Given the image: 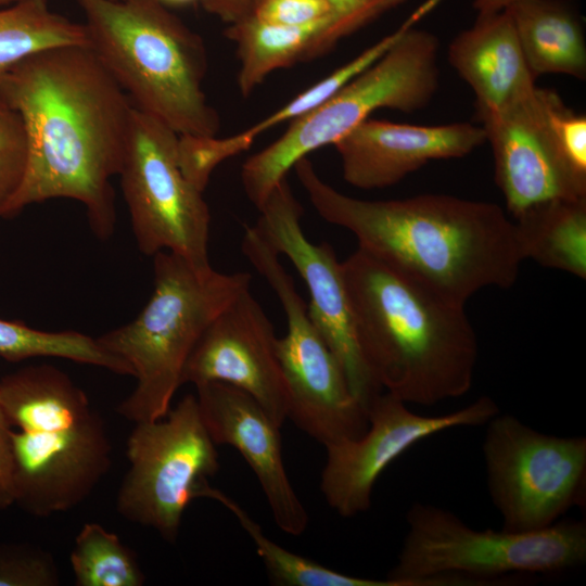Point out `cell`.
Returning <instances> with one entry per match:
<instances>
[{
	"mask_svg": "<svg viewBox=\"0 0 586 586\" xmlns=\"http://www.w3.org/2000/svg\"><path fill=\"white\" fill-rule=\"evenodd\" d=\"M0 93L21 114L28 138L24 182L5 217L51 199H72L106 240L133 104L88 46L37 52L0 76Z\"/></svg>",
	"mask_w": 586,
	"mask_h": 586,
	"instance_id": "cell-1",
	"label": "cell"
},
{
	"mask_svg": "<svg viewBox=\"0 0 586 586\" xmlns=\"http://www.w3.org/2000/svg\"><path fill=\"white\" fill-rule=\"evenodd\" d=\"M318 215L349 231L358 249L422 285L466 304L511 288L524 262L514 225L498 204L449 194L369 201L346 195L303 157L294 165Z\"/></svg>",
	"mask_w": 586,
	"mask_h": 586,
	"instance_id": "cell-2",
	"label": "cell"
},
{
	"mask_svg": "<svg viewBox=\"0 0 586 586\" xmlns=\"http://www.w3.org/2000/svg\"><path fill=\"white\" fill-rule=\"evenodd\" d=\"M342 269L358 347L382 391L430 406L471 390L479 343L466 304L359 249Z\"/></svg>",
	"mask_w": 586,
	"mask_h": 586,
	"instance_id": "cell-3",
	"label": "cell"
},
{
	"mask_svg": "<svg viewBox=\"0 0 586 586\" xmlns=\"http://www.w3.org/2000/svg\"><path fill=\"white\" fill-rule=\"evenodd\" d=\"M11 425L14 505L46 518L82 504L112 466V444L85 391L47 364L0 379Z\"/></svg>",
	"mask_w": 586,
	"mask_h": 586,
	"instance_id": "cell-4",
	"label": "cell"
},
{
	"mask_svg": "<svg viewBox=\"0 0 586 586\" xmlns=\"http://www.w3.org/2000/svg\"><path fill=\"white\" fill-rule=\"evenodd\" d=\"M89 47L133 106L178 135L216 136L203 38L157 0H77Z\"/></svg>",
	"mask_w": 586,
	"mask_h": 586,
	"instance_id": "cell-5",
	"label": "cell"
},
{
	"mask_svg": "<svg viewBox=\"0 0 586 586\" xmlns=\"http://www.w3.org/2000/svg\"><path fill=\"white\" fill-rule=\"evenodd\" d=\"M153 292L130 322L97 340L131 368L137 384L116 411L133 423L164 418L199 339L243 291L249 272L198 267L167 251L153 255Z\"/></svg>",
	"mask_w": 586,
	"mask_h": 586,
	"instance_id": "cell-6",
	"label": "cell"
},
{
	"mask_svg": "<svg viewBox=\"0 0 586 586\" xmlns=\"http://www.w3.org/2000/svg\"><path fill=\"white\" fill-rule=\"evenodd\" d=\"M386 579L395 586H481L555 574L586 562L585 520L560 519L531 532L475 530L451 511L415 502Z\"/></svg>",
	"mask_w": 586,
	"mask_h": 586,
	"instance_id": "cell-7",
	"label": "cell"
},
{
	"mask_svg": "<svg viewBox=\"0 0 586 586\" xmlns=\"http://www.w3.org/2000/svg\"><path fill=\"white\" fill-rule=\"evenodd\" d=\"M438 51L433 33L417 25L406 29L379 60L320 106L291 120L278 139L243 163L247 199L258 209L300 160L333 145L374 111L424 109L438 89Z\"/></svg>",
	"mask_w": 586,
	"mask_h": 586,
	"instance_id": "cell-8",
	"label": "cell"
},
{
	"mask_svg": "<svg viewBox=\"0 0 586 586\" xmlns=\"http://www.w3.org/2000/svg\"><path fill=\"white\" fill-rule=\"evenodd\" d=\"M126 455L129 469L117 492L118 513L175 543L187 507L208 497V479L219 469L196 396L186 395L164 418L135 423Z\"/></svg>",
	"mask_w": 586,
	"mask_h": 586,
	"instance_id": "cell-9",
	"label": "cell"
},
{
	"mask_svg": "<svg viewBox=\"0 0 586 586\" xmlns=\"http://www.w3.org/2000/svg\"><path fill=\"white\" fill-rule=\"evenodd\" d=\"M241 250L269 283L286 317L288 331L277 337L276 353L286 387L288 419L324 447L358 438L368 428L367 409L353 394L279 255L257 234L247 235Z\"/></svg>",
	"mask_w": 586,
	"mask_h": 586,
	"instance_id": "cell-10",
	"label": "cell"
},
{
	"mask_svg": "<svg viewBox=\"0 0 586 586\" xmlns=\"http://www.w3.org/2000/svg\"><path fill=\"white\" fill-rule=\"evenodd\" d=\"M485 425L486 482L502 530H542L585 507V436L546 434L500 412Z\"/></svg>",
	"mask_w": 586,
	"mask_h": 586,
	"instance_id": "cell-11",
	"label": "cell"
},
{
	"mask_svg": "<svg viewBox=\"0 0 586 586\" xmlns=\"http://www.w3.org/2000/svg\"><path fill=\"white\" fill-rule=\"evenodd\" d=\"M177 141V132L133 106L118 175L132 232L145 255L167 251L211 267L209 209L180 170Z\"/></svg>",
	"mask_w": 586,
	"mask_h": 586,
	"instance_id": "cell-12",
	"label": "cell"
},
{
	"mask_svg": "<svg viewBox=\"0 0 586 586\" xmlns=\"http://www.w3.org/2000/svg\"><path fill=\"white\" fill-rule=\"evenodd\" d=\"M368 428L356 440L326 446L320 489L340 515L366 512L382 472L418 442L460 426H481L499 413L496 402L481 396L466 407L441 416H423L407 403L382 391L367 404Z\"/></svg>",
	"mask_w": 586,
	"mask_h": 586,
	"instance_id": "cell-13",
	"label": "cell"
},
{
	"mask_svg": "<svg viewBox=\"0 0 586 586\" xmlns=\"http://www.w3.org/2000/svg\"><path fill=\"white\" fill-rule=\"evenodd\" d=\"M253 228L280 256L293 264L310 296L308 315L341 364L353 394L365 407L381 387L372 379L360 354L342 262L326 242L311 243L301 219L303 207L286 178L258 208Z\"/></svg>",
	"mask_w": 586,
	"mask_h": 586,
	"instance_id": "cell-14",
	"label": "cell"
},
{
	"mask_svg": "<svg viewBox=\"0 0 586 586\" xmlns=\"http://www.w3.org/2000/svg\"><path fill=\"white\" fill-rule=\"evenodd\" d=\"M549 94L535 85L495 111L475 113L511 218L550 200L586 198V178L566 161L552 126Z\"/></svg>",
	"mask_w": 586,
	"mask_h": 586,
	"instance_id": "cell-15",
	"label": "cell"
},
{
	"mask_svg": "<svg viewBox=\"0 0 586 586\" xmlns=\"http://www.w3.org/2000/svg\"><path fill=\"white\" fill-rule=\"evenodd\" d=\"M273 326L250 289L206 328L191 352L182 384L222 382L251 395L281 428L288 394L276 353Z\"/></svg>",
	"mask_w": 586,
	"mask_h": 586,
	"instance_id": "cell-16",
	"label": "cell"
},
{
	"mask_svg": "<svg viewBox=\"0 0 586 586\" xmlns=\"http://www.w3.org/2000/svg\"><path fill=\"white\" fill-rule=\"evenodd\" d=\"M204 424L216 445L237 449L256 475L278 527L298 536L308 513L286 473L280 428L244 391L222 382L195 386Z\"/></svg>",
	"mask_w": 586,
	"mask_h": 586,
	"instance_id": "cell-17",
	"label": "cell"
},
{
	"mask_svg": "<svg viewBox=\"0 0 586 586\" xmlns=\"http://www.w3.org/2000/svg\"><path fill=\"white\" fill-rule=\"evenodd\" d=\"M486 142L471 123L411 125L367 118L337 140L343 179L361 190L391 187L435 160L459 158Z\"/></svg>",
	"mask_w": 586,
	"mask_h": 586,
	"instance_id": "cell-18",
	"label": "cell"
},
{
	"mask_svg": "<svg viewBox=\"0 0 586 586\" xmlns=\"http://www.w3.org/2000/svg\"><path fill=\"white\" fill-rule=\"evenodd\" d=\"M447 58L471 87L475 113L495 111L535 86L507 11L476 16L449 43Z\"/></svg>",
	"mask_w": 586,
	"mask_h": 586,
	"instance_id": "cell-19",
	"label": "cell"
},
{
	"mask_svg": "<svg viewBox=\"0 0 586 586\" xmlns=\"http://www.w3.org/2000/svg\"><path fill=\"white\" fill-rule=\"evenodd\" d=\"M225 36L237 48L239 91L249 97L275 71L320 56L348 34L335 16L291 26L246 17L227 25Z\"/></svg>",
	"mask_w": 586,
	"mask_h": 586,
	"instance_id": "cell-20",
	"label": "cell"
},
{
	"mask_svg": "<svg viewBox=\"0 0 586 586\" xmlns=\"http://www.w3.org/2000/svg\"><path fill=\"white\" fill-rule=\"evenodd\" d=\"M505 11L535 79L548 74L585 79V29L572 0H515Z\"/></svg>",
	"mask_w": 586,
	"mask_h": 586,
	"instance_id": "cell-21",
	"label": "cell"
},
{
	"mask_svg": "<svg viewBox=\"0 0 586 586\" xmlns=\"http://www.w3.org/2000/svg\"><path fill=\"white\" fill-rule=\"evenodd\" d=\"M511 219L523 260L586 278V198L550 200Z\"/></svg>",
	"mask_w": 586,
	"mask_h": 586,
	"instance_id": "cell-22",
	"label": "cell"
},
{
	"mask_svg": "<svg viewBox=\"0 0 586 586\" xmlns=\"http://www.w3.org/2000/svg\"><path fill=\"white\" fill-rule=\"evenodd\" d=\"M61 46H88L84 23L52 11L47 0H18L0 9V76L28 56Z\"/></svg>",
	"mask_w": 586,
	"mask_h": 586,
	"instance_id": "cell-23",
	"label": "cell"
},
{
	"mask_svg": "<svg viewBox=\"0 0 586 586\" xmlns=\"http://www.w3.org/2000/svg\"><path fill=\"white\" fill-rule=\"evenodd\" d=\"M208 498L217 500L238 520L252 538L271 584L277 586H395L388 579H370L331 570L294 553L268 538L259 524L232 498L211 487Z\"/></svg>",
	"mask_w": 586,
	"mask_h": 586,
	"instance_id": "cell-24",
	"label": "cell"
},
{
	"mask_svg": "<svg viewBox=\"0 0 586 586\" xmlns=\"http://www.w3.org/2000/svg\"><path fill=\"white\" fill-rule=\"evenodd\" d=\"M77 586H142L145 575L132 549L95 522L84 524L69 555Z\"/></svg>",
	"mask_w": 586,
	"mask_h": 586,
	"instance_id": "cell-25",
	"label": "cell"
},
{
	"mask_svg": "<svg viewBox=\"0 0 586 586\" xmlns=\"http://www.w3.org/2000/svg\"><path fill=\"white\" fill-rule=\"evenodd\" d=\"M407 28L408 24L403 22L394 31L381 38L371 47L364 50L359 55L297 94L278 111L242 132L237 133V139L247 150L253 144L255 138L262 132L283 122L296 119L320 106L354 77L379 60Z\"/></svg>",
	"mask_w": 586,
	"mask_h": 586,
	"instance_id": "cell-26",
	"label": "cell"
},
{
	"mask_svg": "<svg viewBox=\"0 0 586 586\" xmlns=\"http://www.w3.org/2000/svg\"><path fill=\"white\" fill-rule=\"evenodd\" d=\"M28 156L24 120L0 93V217L5 216L24 182Z\"/></svg>",
	"mask_w": 586,
	"mask_h": 586,
	"instance_id": "cell-27",
	"label": "cell"
},
{
	"mask_svg": "<svg viewBox=\"0 0 586 586\" xmlns=\"http://www.w3.org/2000/svg\"><path fill=\"white\" fill-rule=\"evenodd\" d=\"M60 571L53 556L27 543L0 544V586H56Z\"/></svg>",
	"mask_w": 586,
	"mask_h": 586,
	"instance_id": "cell-28",
	"label": "cell"
},
{
	"mask_svg": "<svg viewBox=\"0 0 586 586\" xmlns=\"http://www.w3.org/2000/svg\"><path fill=\"white\" fill-rule=\"evenodd\" d=\"M235 155L227 137L178 135L177 160L180 170L201 192H204L214 169Z\"/></svg>",
	"mask_w": 586,
	"mask_h": 586,
	"instance_id": "cell-29",
	"label": "cell"
},
{
	"mask_svg": "<svg viewBox=\"0 0 586 586\" xmlns=\"http://www.w3.org/2000/svg\"><path fill=\"white\" fill-rule=\"evenodd\" d=\"M339 17L348 35L352 30L331 0H257L250 16L276 25H306Z\"/></svg>",
	"mask_w": 586,
	"mask_h": 586,
	"instance_id": "cell-30",
	"label": "cell"
},
{
	"mask_svg": "<svg viewBox=\"0 0 586 586\" xmlns=\"http://www.w3.org/2000/svg\"><path fill=\"white\" fill-rule=\"evenodd\" d=\"M353 34L406 0H331Z\"/></svg>",
	"mask_w": 586,
	"mask_h": 586,
	"instance_id": "cell-31",
	"label": "cell"
},
{
	"mask_svg": "<svg viewBox=\"0 0 586 586\" xmlns=\"http://www.w3.org/2000/svg\"><path fill=\"white\" fill-rule=\"evenodd\" d=\"M14 506V460L11 425L0 407V510Z\"/></svg>",
	"mask_w": 586,
	"mask_h": 586,
	"instance_id": "cell-32",
	"label": "cell"
},
{
	"mask_svg": "<svg viewBox=\"0 0 586 586\" xmlns=\"http://www.w3.org/2000/svg\"><path fill=\"white\" fill-rule=\"evenodd\" d=\"M257 0H202L203 9L227 25L250 16Z\"/></svg>",
	"mask_w": 586,
	"mask_h": 586,
	"instance_id": "cell-33",
	"label": "cell"
},
{
	"mask_svg": "<svg viewBox=\"0 0 586 586\" xmlns=\"http://www.w3.org/2000/svg\"><path fill=\"white\" fill-rule=\"evenodd\" d=\"M515 0H474L476 16H485L505 11Z\"/></svg>",
	"mask_w": 586,
	"mask_h": 586,
	"instance_id": "cell-34",
	"label": "cell"
},
{
	"mask_svg": "<svg viewBox=\"0 0 586 586\" xmlns=\"http://www.w3.org/2000/svg\"><path fill=\"white\" fill-rule=\"evenodd\" d=\"M167 8H182L194 3H200L202 0H157Z\"/></svg>",
	"mask_w": 586,
	"mask_h": 586,
	"instance_id": "cell-35",
	"label": "cell"
},
{
	"mask_svg": "<svg viewBox=\"0 0 586 586\" xmlns=\"http://www.w3.org/2000/svg\"><path fill=\"white\" fill-rule=\"evenodd\" d=\"M16 1H18V0H0V4H7V5H9V4L14 3V2H16Z\"/></svg>",
	"mask_w": 586,
	"mask_h": 586,
	"instance_id": "cell-36",
	"label": "cell"
}]
</instances>
